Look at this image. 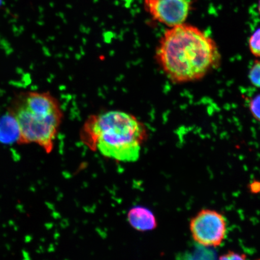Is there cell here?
I'll use <instances>...</instances> for the list:
<instances>
[{
	"mask_svg": "<svg viewBox=\"0 0 260 260\" xmlns=\"http://www.w3.org/2000/svg\"><path fill=\"white\" fill-rule=\"evenodd\" d=\"M153 20L168 27L184 23L191 9V0H144Z\"/></svg>",
	"mask_w": 260,
	"mask_h": 260,
	"instance_id": "cell-5",
	"label": "cell"
},
{
	"mask_svg": "<svg viewBox=\"0 0 260 260\" xmlns=\"http://www.w3.org/2000/svg\"><path fill=\"white\" fill-rule=\"evenodd\" d=\"M128 222L133 228L139 232L154 230L157 226L153 213L145 208H133L128 214Z\"/></svg>",
	"mask_w": 260,
	"mask_h": 260,
	"instance_id": "cell-6",
	"label": "cell"
},
{
	"mask_svg": "<svg viewBox=\"0 0 260 260\" xmlns=\"http://www.w3.org/2000/svg\"><path fill=\"white\" fill-rule=\"evenodd\" d=\"M249 47L253 56L260 58V28L253 32L250 38Z\"/></svg>",
	"mask_w": 260,
	"mask_h": 260,
	"instance_id": "cell-9",
	"label": "cell"
},
{
	"mask_svg": "<svg viewBox=\"0 0 260 260\" xmlns=\"http://www.w3.org/2000/svg\"><path fill=\"white\" fill-rule=\"evenodd\" d=\"M258 260H260V259H258Z\"/></svg>",
	"mask_w": 260,
	"mask_h": 260,
	"instance_id": "cell-15",
	"label": "cell"
},
{
	"mask_svg": "<svg viewBox=\"0 0 260 260\" xmlns=\"http://www.w3.org/2000/svg\"><path fill=\"white\" fill-rule=\"evenodd\" d=\"M249 79L253 86L260 88V60L253 63L249 72Z\"/></svg>",
	"mask_w": 260,
	"mask_h": 260,
	"instance_id": "cell-10",
	"label": "cell"
},
{
	"mask_svg": "<svg viewBox=\"0 0 260 260\" xmlns=\"http://www.w3.org/2000/svg\"><path fill=\"white\" fill-rule=\"evenodd\" d=\"M20 139V129L17 121L11 113L0 118V143L3 145H12Z\"/></svg>",
	"mask_w": 260,
	"mask_h": 260,
	"instance_id": "cell-7",
	"label": "cell"
},
{
	"mask_svg": "<svg viewBox=\"0 0 260 260\" xmlns=\"http://www.w3.org/2000/svg\"><path fill=\"white\" fill-rule=\"evenodd\" d=\"M181 260H216L215 253L206 247H198L193 252L186 253Z\"/></svg>",
	"mask_w": 260,
	"mask_h": 260,
	"instance_id": "cell-8",
	"label": "cell"
},
{
	"mask_svg": "<svg viewBox=\"0 0 260 260\" xmlns=\"http://www.w3.org/2000/svg\"><path fill=\"white\" fill-rule=\"evenodd\" d=\"M249 109L253 118L260 122V94L253 97L250 102Z\"/></svg>",
	"mask_w": 260,
	"mask_h": 260,
	"instance_id": "cell-11",
	"label": "cell"
},
{
	"mask_svg": "<svg viewBox=\"0 0 260 260\" xmlns=\"http://www.w3.org/2000/svg\"><path fill=\"white\" fill-rule=\"evenodd\" d=\"M8 112L18 123V145L37 144L47 154L53 151L63 117L56 97L49 92H21L12 100Z\"/></svg>",
	"mask_w": 260,
	"mask_h": 260,
	"instance_id": "cell-3",
	"label": "cell"
},
{
	"mask_svg": "<svg viewBox=\"0 0 260 260\" xmlns=\"http://www.w3.org/2000/svg\"><path fill=\"white\" fill-rule=\"evenodd\" d=\"M190 229L193 239L200 245L216 247L225 239L226 220L216 211L203 210L191 219Z\"/></svg>",
	"mask_w": 260,
	"mask_h": 260,
	"instance_id": "cell-4",
	"label": "cell"
},
{
	"mask_svg": "<svg viewBox=\"0 0 260 260\" xmlns=\"http://www.w3.org/2000/svg\"><path fill=\"white\" fill-rule=\"evenodd\" d=\"M81 140L91 150L112 160L135 162L147 139V129L132 114L113 110L89 117L83 126Z\"/></svg>",
	"mask_w": 260,
	"mask_h": 260,
	"instance_id": "cell-2",
	"label": "cell"
},
{
	"mask_svg": "<svg viewBox=\"0 0 260 260\" xmlns=\"http://www.w3.org/2000/svg\"><path fill=\"white\" fill-rule=\"evenodd\" d=\"M219 260H246L245 255L240 254V253L229 252L221 256Z\"/></svg>",
	"mask_w": 260,
	"mask_h": 260,
	"instance_id": "cell-12",
	"label": "cell"
},
{
	"mask_svg": "<svg viewBox=\"0 0 260 260\" xmlns=\"http://www.w3.org/2000/svg\"><path fill=\"white\" fill-rule=\"evenodd\" d=\"M258 10L260 15V0H259L258 2Z\"/></svg>",
	"mask_w": 260,
	"mask_h": 260,
	"instance_id": "cell-13",
	"label": "cell"
},
{
	"mask_svg": "<svg viewBox=\"0 0 260 260\" xmlns=\"http://www.w3.org/2000/svg\"><path fill=\"white\" fill-rule=\"evenodd\" d=\"M155 57L169 79L181 84L203 79L219 63L220 56L209 35L184 22L165 31Z\"/></svg>",
	"mask_w": 260,
	"mask_h": 260,
	"instance_id": "cell-1",
	"label": "cell"
},
{
	"mask_svg": "<svg viewBox=\"0 0 260 260\" xmlns=\"http://www.w3.org/2000/svg\"><path fill=\"white\" fill-rule=\"evenodd\" d=\"M2 0H0V5H1Z\"/></svg>",
	"mask_w": 260,
	"mask_h": 260,
	"instance_id": "cell-14",
	"label": "cell"
}]
</instances>
